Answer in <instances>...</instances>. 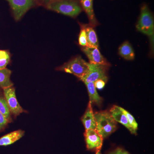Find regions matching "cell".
I'll use <instances>...</instances> for the list:
<instances>
[{"mask_svg":"<svg viewBox=\"0 0 154 154\" xmlns=\"http://www.w3.org/2000/svg\"><path fill=\"white\" fill-rule=\"evenodd\" d=\"M94 116L96 121V130L103 139L108 137L117 129V122L107 110L96 112Z\"/></svg>","mask_w":154,"mask_h":154,"instance_id":"cell-1","label":"cell"},{"mask_svg":"<svg viewBox=\"0 0 154 154\" xmlns=\"http://www.w3.org/2000/svg\"><path fill=\"white\" fill-rule=\"evenodd\" d=\"M80 25V30L79 37V43L81 47H87V34H86L85 28V24H79Z\"/></svg>","mask_w":154,"mask_h":154,"instance_id":"cell-20","label":"cell"},{"mask_svg":"<svg viewBox=\"0 0 154 154\" xmlns=\"http://www.w3.org/2000/svg\"><path fill=\"white\" fill-rule=\"evenodd\" d=\"M10 123L7 118L0 112V133L3 132Z\"/></svg>","mask_w":154,"mask_h":154,"instance_id":"cell-22","label":"cell"},{"mask_svg":"<svg viewBox=\"0 0 154 154\" xmlns=\"http://www.w3.org/2000/svg\"><path fill=\"white\" fill-rule=\"evenodd\" d=\"M12 73V71L6 68L0 69V89L3 90L14 85L11 80Z\"/></svg>","mask_w":154,"mask_h":154,"instance_id":"cell-17","label":"cell"},{"mask_svg":"<svg viewBox=\"0 0 154 154\" xmlns=\"http://www.w3.org/2000/svg\"><path fill=\"white\" fill-rule=\"evenodd\" d=\"M106 82L102 80H98L94 82V85L97 89L101 90L105 87Z\"/></svg>","mask_w":154,"mask_h":154,"instance_id":"cell-25","label":"cell"},{"mask_svg":"<svg viewBox=\"0 0 154 154\" xmlns=\"http://www.w3.org/2000/svg\"><path fill=\"white\" fill-rule=\"evenodd\" d=\"M84 136L88 150L96 152L101 150L103 144V138L96 130H85Z\"/></svg>","mask_w":154,"mask_h":154,"instance_id":"cell-8","label":"cell"},{"mask_svg":"<svg viewBox=\"0 0 154 154\" xmlns=\"http://www.w3.org/2000/svg\"><path fill=\"white\" fill-rule=\"evenodd\" d=\"M0 112L7 118L10 123L13 122L12 114L9 110L5 97L2 89H0Z\"/></svg>","mask_w":154,"mask_h":154,"instance_id":"cell-18","label":"cell"},{"mask_svg":"<svg viewBox=\"0 0 154 154\" xmlns=\"http://www.w3.org/2000/svg\"><path fill=\"white\" fill-rule=\"evenodd\" d=\"M82 121L85 130L89 129L96 130V119L94 116V113L93 112L92 104L90 102L88 103L87 110L82 118Z\"/></svg>","mask_w":154,"mask_h":154,"instance_id":"cell-12","label":"cell"},{"mask_svg":"<svg viewBox=\"0 0 154 154\" xmlns=\"http://www.w3.org/2000/svg\"><path fill=\"white\" fill-rule=\"evenodd\" d=\"M96 154H102V153H101L100 151H99L96 152Z\"/></svg>","mask_w":154,"mask_h":154,"instance_id":"cell-26","label":"cell"},{"mask_svg":"<svg viewBox=\"0 0 154 154\" xmlns=\"http://www.w3.org/2000/svg\"><path fill=\"white\" fill-rule=\"evenodd\" d=\"M11 54L8 50H0V69L5 68L11 62Z\"/></svg>","mask_w":154,"mask_h":154,"instance_id":"cell-19","label":"cell"},{"mask_svg":"<svg viewBox=\"0 0 154 154\" xmlns=\"http://www.w3.org/2000/svg\"><path fill=\"white\" fill-rule=\"evenodd\" d=\"M88 69V63L79 56L57 68L56 70L72 74L80 79L87 73Z\"/></svg>","mask_w":154,"mask_h":154,"instance_id":"cell-3","label":"cell"},{"mask_svg":"<svg viewBox=\"0 0 154 154\" xmlns=\"http://www.w3.org/2000/svg\"><path fill=\"white\" fill-rule=\"evenodd\" d=\"M109 112L112 116L113 119L116 122H119V123L123 125L130 131L132 134H137V132L134 130L131 125H130L126 116L124 113H122V111L119 109V106L114 105L110 109Z\"/></svg>","mask_w":154,"mask_h":154,"instance_id":"cell-10","label":"cell"},{"mask_svg":"<svg viewBox=\"0 0 154 154\" xmlns=\"http://www.w3.org/2000/svg\"><path fill=\"white\" fill-rule=\"evenodd\" d=\"M107 154H130L129 153L124 149L122 148L117 147V148L111 151L108 153Z\"/></svg>","mask_w":154,"mask_h":154,"instance_id":"cell-23","label":"cell"},{"mask_svg":"<svg viewBox=\"0 0 154 154\" xmlns=\"http://www.w3.org/2000/svg\"><path fill=\"white\" fill-rule=\"evenodd\" d=\"M45 8L72 18L76 17L82 11L78 0H57Z\"/></svg>","mask_w":154,"mask_h":154,"instance_id":"cell-2","label":"cell"},{"mask_svg":"<svg viewBox=\"0 0 154 154\" xmlns=\"http://www.w3.org/2000/svg\"><path fill=\"white\" fill-rule=\"evenodd\" d=\"M118 54L121 57L127 60H133L134 59L135 54L133 48L128 41H125L119 46Z\"/></svg>","mask_w":154,"mask_h":154,"instance_id":"cell-14","label":"cell"},{"mask_svg":"<svg viewBox=\"0 0 154 154\" xmlns=\"http://www.w3.org/2000/svg\"><path fill=\"white\" fill-rule=\"evenodd\" d=\"M136 28L138 31L149 36H153L154 34L153 16L148 7L144 4L141 8L140 14Z\"/></svg>","mask_w":154,"mask_h":154,"instance_id":"cell-4","label":"cell"},{"mask_svg":"<svg viewBox=\"0 0 154 154\" xmlns=\"http://www.w3.org/2000/svg\"><path fill=\"white\" fill-rule=\"evenodd\" d=\"M86 34H87V47L99 48L98 37L94 27L91 25H85Z\"/></svg>","mask_w":154,"mask_h":154,"instance_id":"cell-15","label":"cell"},{"mask_svg":"<svg viewBox=\"0 0 154 154\" xmlns=\"http://www.w3.org/2000/svg\"><path fill=\"white\" fill-rule=\"evenodd\" d=\"M25 131L18 130L5 135L0 138V146H7L12 144L23 137Z\"/></svg>","mask_w":154,"mask_h":154,"instance_id":"cell-13","label":"cell"},{"mask_svg":"<svg viewBox=\"0 0 154 154\" xmlns=\"http://www.w3.org/2000/svg\"><path fill=\"white\" fill-rule=\"evenodd\" d=\"M93 1L94 0H79L82 9L85 12L88 16L90 25L94 27L97 26L99 23L94 14Z\"/></svg>","mask_w":154,"mask_h":154,"instance_id":"cell-11","label":"cell"},{"mask_svg":"<svg viewBox=\"0 0 154 154\" xmlns=\"http://www.w3.org/2000/svg\"><path fill=\"white\" fill-rule=\"evenodd\" d=\"M88 89V94L90 98V102L91 104H96L100 106L102 104L103 99L97 93L96 88L94 82L85 83Z\"/></svg>","mask_w":154,"mask_h":154,"instance_id":"cell-16","label":"cell"},{"mask_svg":"<svg viewBox=\"0 0 154 154\" xmlns=\"http://www.w3.org/2000/svg\"><path fill=\"white\" fill-rule=\"evenodd\" d=\"M88 71L85 76L79 79L84 83L95 82L98 80H102L107 82L108 81L107 70L108 67L102 65L88 63Z\"/></svg>","mask_w":154,"mask_h":154,"instance_id":"cell-5","label":"cell"},{"mask_svg":"<svg viewBox=\"0 0 154 154\" xmlns=\"http://www.w3.org/2000/svg\"><path fill=\"white\" fill-rule=\"evenodd\" d=\"M57 0H36L38 6H42L46 8L50 3Z\"/></svg>","mask_w":154,"mask_h":154,"instance_id":"cell-24","label":"cell"},{"mask_svg":"<svg viewBox=\"0 0 154 154\" xmlns=\"http://www.w3.org/2000/svg\"><path fill=\"white\" fill-rule=\"evenodd\" d=\"M119 108L120 110L122 111V113H124L125 116H126L128 122H129L130 125H131V128L133 129L136 132H137L138 129V124L134 117H133L132 115L130 114L129 112L127 111L124 108L120 107H119Z\"/></svg>","mask_w":154,"mask_h":154,"instance_id":"cell-21","label":"cell"},{"mask_svg":"<svg viewBox=\"0 0 154 154\" xmlns=\"http://www.w3.org/2000/svg\"><path fill=\"white\" fill-rule=\"evenodd\" d=\"M9 2L16 21H19L27 11L38 6L36 0H6Z\"/></svg>","mask_w":154,"mask_h":154,"instance_id":"cell-6","label":"cell"},{"mask_svg":"<svg viewBox=\"0 0 154 154\" xmlns=\"http://www.w3.org/2000/svg\"><path fill=\"white\" fill-rule=\"evenodd\" d=\"M3 91L12 116L17 117L22 113H28L19 105L16 97L15 88L13 86L3 89Z\"/></svg>","mask_w":154,"mask_h":154,"instance_id":"cell-7","label":"cell"},{"mask_svg":"<svg viewBox=\"0 0 154 154\" xmlns=\"http://www.w3.org/2000/svg\"><path fill=\"white\" fill-rule=\"evenodd\" d=\"M82 51L87 56L91 63L110 66V64L103 57L97 48L81 47Z\"/></svg>","mask_w":154,"mask_h":154,"instance_id":"cell-9","label":"cell"}]
</instances>
